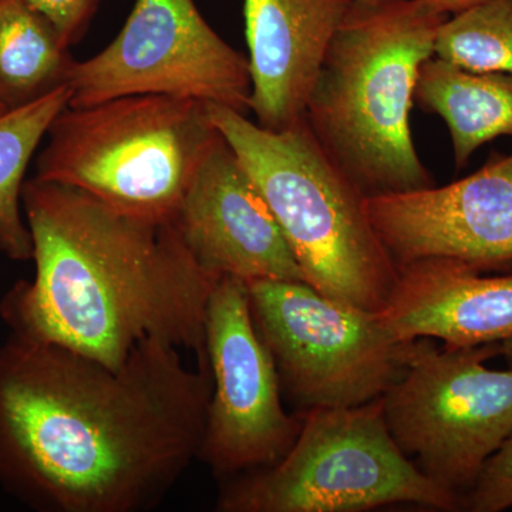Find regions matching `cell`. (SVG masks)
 <instances>
[{"instance_id": "obj_20", "label": "cell", "mask_w": 512, "mask_h": 512, "mask_svg": "<svg viewBox=\"0 0 512 512\" xmlns=\"http://www.w3.org/2000/svg\"><path fill=\"white\" fill-rule=\"evenodd\" d=\"M40 15L45 16L62 37L67 46L72 47L82 40L89 29L100 0H26Z\"/></svg>"}, {"instance_id": "obj_16", "label": "cell", "mask_w": 512, "mask_h": 512, "mask_svg": "<svg viewBox=\"0 0 512 512\" xmlns=\"http://www.w3.org/2000/svg\"><path fill=\"white\" fill-rule=\"evenodd\" d=\"M74 62L55 26L26 0H0L2 106H25L69 84Z\"/></svg>"}, {"instance_id": "obj_1", "label": "cell", "mask_w": 512, "mask_h": 512, "mask_svg": "<svg viewBox=\"0 0 512 512\" xmlns=\"http://www.w3.org/2000/svg\"><path fill=\"white\" fill-rule=\"evenodd\" d=\"M148 340L120 367L13 335L0 349V481L52 512L157 507L200 458L210 365Z\"/></svg>"}, {"instance_id": "obj_2", "label": "cell", "mask_w": 512, "mask_h": 512, "mask_svg": "<svg viewBox=\"0 0 512 512\" xmlns=\"http://www.w3.org/2000/svg\"><path fill=\"white\" fill-rule=\"evenodd\" d=\"M36 274L2 303L13 335L120 367L148 340L208 365L205 319L220 279L188 251L174 221L114 210L69 185L23 184Z\"/></svg>"}, {"instance_id": "obj_17", "label": "cell", "mask_w": 512, "mask_h": 512, "mask_svg": "<svg viewBox=\"0 0 512 512\" xmlns=\"http://www.w3.org/2000/svg\"><path fill=\"white\" fill-rule=\"evenodd\" d=\"M69 84L0 114V249L13 261L32 258L33 245L22 214V191L30 160L56 117L70 103Z\"/></svg>"}, {"instance_id": "obj_24", "label": "cell", "mask_w": 512, "mask_h": 512, "mask_svg": "<svg viewBox=\"0 0 512 512\" xmlns=\"http://www.w3.org/2000/svg\"><path fill=\"white\" fill-rule=\"evenodd\" d=\"M362 2H376V0H362Z\"/></svg>"}, {"instance_id": "obj_12", "label": "cell", "mask_w": 512, "mask_h": 512, "mask_svg": "<svg viewBox=\"0 0 512 512\" xmlns=\"http://www.w3.org/2000/svg\"><path fill=\"white\" fill-rule=\"evenodd\" d=\"M173 221L195 261L217 279L305 282L274 212L221 133Z\"/></svg>"}, {"instance_id": "obj_5", "label": "cell", "mask_w": 512, "mask_h": 512, "mask_svg": "<svg viewBox=\"0 0 512 512\" xmlns=\"http://www.w3.org/2000/svg\"><path fill=\"white\" fill-rule=\"evenodd\" d=\"M46 137L37 180L77 188L124 214L171 221L220 131L204 101L131 94L67 106Z\"/></svg>"}, {"instance_id": "obj_10", "label": "cell", "mask_w": 512, "mask_h": 512, "mask_svg": "<svg viewBox=\"0 0 512 512\" xmlns=\"http://www.w3.org/2000/svg\"><path fill=\"white\" fill-rule=\"evenodd\" d=\"M205 350L212 392L200 460L220 477L275 466L298 439L303 414L285 412L278 370L252 319L247 282L224 276L215 285Z\"/></svg>"}, {"instance_id": "obj_3", "label": "cell", "mask_w": 512, "mask_h": 512, "mask_svg": "<svg viewBox=\"0 0 512 512\" xmlns=\"http://www.w3.org/2000/svg\"><path fill=\"white\" fill-rule=\"evenodd\" d=\"M447 18L419 0H353L330 42L303 117L365 197L436 185L414 147L410 113Z\"/></svg>"}, {"instance_id": "obj_14", "label": "cell", "mask_w": 512, "mask_h": 512, "mask_svg": "<svg viewBox=\"0 0 512 512\" xmlns=\"http://www.w3.org/2000/svg\"><path fill=\"white\" fill-rule=\"evenodd\" d=\"M453 259L397 266V279L377 318L396 338L439 339L474 348L512 336V274L484 276Z\"/></svg>"}, {"instance_id": "obj_15", "label": "cell", "mask_w": 512, "mask_h": 512, "mask_svg": "<svg viewBox=\"0 0 512 512\" xmlns=\"http://www.w3.org/2000/svg\"><path fill=\"white\" fill-rule=\"evenodd\" d=\"M414 99L446 121L458 170L484 144L512 136V77L507 74L470 72L433 56L421 66Z\"/></svg>"}, {"instance_id": "obj_7", "label": "cell", "mask_w": 512, "mask_h": 512, "mask_svg": "<svg viewBox=\"0 0 512 512\" xmlns=\"http://www.w3.org/2000/svg\"><path fill=\"white\" fill-rule=\"evenodd\" d=\"M259 336L299 413L380 399L406 372L416 340L396 338L377 313L302 281L248 282Z\"/></svg>"}, {"instance_id": "obj_8", "label": "cell", "mask_w": 512, "mask_h": 512, "mask_svg": "<svg viewBox=\"0 0 512 512\" xmlns=\"http://www.w3.org/2000/svg\"><path fill=\"white\" fill-rule=\"evenodd\" d=\"M497 355L500 343L440 350L417 339L406 372L380 397L397 447L461 510L485 461L512 434V369L485 366Z\"/></svg>"}, {"instance_id": "obj_11", "label": "cell", "mask_w": 512, "mask_h": 512, "mask_svg": "<svg viewBox=\"0 0 512 512\" xmlns=\"http://www.w3.org/2000/svg\"><path fill=\"white\" fill-rule=\"evenodd\" d=\"M365 210L396 266L453 259L483 272L510 268L512 153L444 187L366 197Z\"/></svg>"}, {"instance_id": "obj_23", "label": "cell", "mask_w": 512, "mask_h": 512, "mask_svg": "<svg viewBox=\"0 0 512 512\" xmlns=\"http://www.w3.org/2000/svg\"><path fill=\"white\" fill-rule=\"evenodd\" d=\"M6 110L8 109H6L5 106H2V104H0V114L5 113Z\"/></svg>"}, {"instance_id": "obj_9", "label": "cell", "mask_w": 512, "mask_h": 512, "mask_svg": "<svg viewBox=\"0 0 512 512\" xmlns=\"http://www.w3.org/2000/svg\"><path fill=\"white\" fill-rule=\"evenodd\" d=\"M69 106L168 94L249 110L248 59L208 25L194 0H136L116 39L74 62Z\"/></svg>"}, {"instance_id": "obj_6", "label": "cell", "mask_w": 512, "mask_h": 512, "mask_svg": "<svg viewBox=\"0 0 512 512\" xmlns=\"http://www.w3.org/2000/svg\"><path fill=\"white\" fill-rule=\"evenodd\" d=\"M303 414L301 433L275 466L244 474L220 495L221 512H357L410 503L461 510L397 447L382 400Z\"/></svg>"}, {"instance_id": "obj_19", "label": "cell", "mask_w": 512, "mask_h": 512, "mask_svg": "<svg viewBox=\"0 0 512 512\" xmlns=\"http://www.w3.org/2000/svg\"><path fill=\"white\" fill-rule=\"evenodd\" d=\"M508 508H512V434L485 461L463 503V510L471 512H501Z\"/></svg>"}, {"instance_id": "obj_18", "label": "cell", "mask_w": 512, "mask_h": 512, "mask_svg": "<svg viewBox=\"0 0 512 512\" xmlns=\"http://www.w3.org/2000/svg\"><path fill=\"white\" fill-rule=\"evenodd\" d=\"M434 56L470 72L512 77V0H488L444 20Z\"/></svg>"}, {"instance_id": "obj_13", "label": "cell", "mask_w": 512, "mask_h": 512, "mask_svg": "<svg viewBox=\"0 0 512 512\" xmlns=\"http://www.w3.org/2000/svg\"><path fill=\"white\" fill-rule=\"evenodd\" d=\"M353 0H244L251 97L256 124L295 126L333 36Z\"/></svg>"}, {"instance_id": "obj_22", "label": "cell", "mask_w": 512, "mask_h": 512, "mask_svg": "<svg viewBox=\"0 0 512 512\" xmlns=\"http://www.w3.org/2000/svg\"><path fill=\"white\" fill-rule=\"evenodd\" d=\"M500 355L504 357L508 367L512 369V336L500 342Z\"/></svg>"}, {"instance_id": "obj_21", "label": "cell", "mask_w": 512, "mask_h": 512, "mask_svg": "<svg viewBox=\"0 0 512 512\" xmlns=\"http://www.w3.org/2000/svg\"><path fill=\"white\" fill-rule=\"evenodd\" d=\"M426 5L427 8L434 10L436 13L444 16H453L464 10L474 8L488 0H419Z\"/></svg>"}, {"instance_id": "obj_4", "label": "cell", "mask_w": 512, "mask_h": 512, "mask_svg": "<svg viewBox=\"0 0 512 512\" xmlns=\"http://www.w3.org/2000/svg\"><path fill=\"white\" fill-rule=\"evenodd\" d=\"M208 107L274 212L306 284L335 301L382 311L397 266L370 224L365 195L333 164L305 117L272 131L237 110Z\"/></svg>"}]
</instances>
